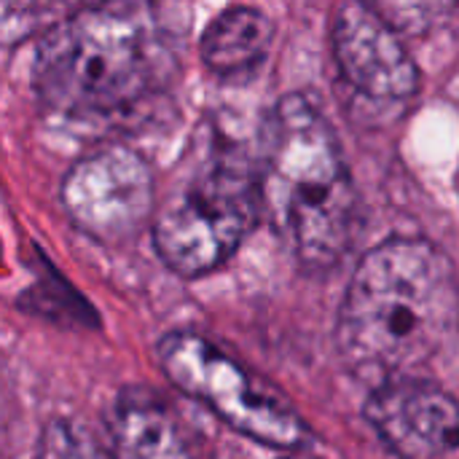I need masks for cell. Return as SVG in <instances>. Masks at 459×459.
Returning <instances> with one entry per match:
<instances>
[{"mask_svg":"<svg viewBox=\"0 0 459 459\" xmlns=\"http://www.w3.org/2000/svg\"><path fill=\"white\" fill-rule=\"evenodd\" d=\"M285 459H301V457H285Z\"/></svg>","mask_w":459,"mask_h":459,"instance_id":"obj_12","label":"cell"},{"mask_svg":"<svg viewBox=\"0 0 459 459\" xmlns=\"http://www.w3.org/2000/svg\"><path fill=\"white\" fill-rule=\"evenodd\" d=\"M113 459H194V438L180 414L156 393L129 387L105 411Z\"/></svg>","mask_w":459,"mask_h":459,"instance_id":"obj_9","label":"cell"},{"mask_svg":"<svg viewBox=\"0 0 459 459\" xmlns=\"http://www.w3.org/2000/svg\"><path fill=\"white\" fill-rule=\"evenodd\" d=\"M38 459H113V455L83 425L56 420L40 436Z\"/></svg>","mask_w":459,"mask_h":459,"instance_id":"obj_11","label":"cell"},{"mask_svg":"<svg viewBox=\"0 0 459 459\" xmlns=\"http://www.w3.org/2000/svg\"><path fill=\"white\" fill-rule=\"evenodd\" d=\"M258 183L264 215L307 272L352 247L360 199L331 121L307 94L280 97L266 116Z\"/></svg>","mask_w":459,"mask_h":459,"instance_id":"obj_3","label":"cell"},{"mask_svg":"<svg viewBox=\"0 0 459 459\" xmlns=\"http://www.w3.org/2000/svg\"><path fill=\"white\" fill-rule=\"evenodd\" d=\"M70 221L97 242H126L156 218L153 172L129 145L110 143L81 156L62 180Z\"/></svg>","mask_w":459,"mask_h":459,"instance_id":"obj_6","label":"cell"},{"mask_svg":"<svg viewBox=\"0 0 459 459\" xmlns=\"http://www.w3.org/2000/svg\"><path fill=\"white\" fill-rule=\"evenodd\" d=\"M366 420L401 459H459V401L430 382L374 387Z\"/></svg>","mask_w":459,"mask_h":459,"instance_id":"obj_8","label":"cell"},{"mask_svg":"<svg viewBox=\"0 0 459 459\" xmlns=\"http://www.w3.org/2000/svg\"><path fill=\"white\" fill-rule=\"evenodd\" d=\"M169 78V51L143 3L86 5L56 22L35 48L32 86L65 121L116 124L148 108Z\"/></svg>","mask_w":459,"mask_h":459,"instance_id":"obj_2","label":"cell"},{"mask_svg":"<svg viewBox=\"0 0 459 459\" xmlns=\"http://www.w3.org/2000/svg\"><path fill=\"white\" fill-rule=\"evenodd\" d=\"M459 328V274L433 242L395 237L366 253L342 301L336 342L355 377L409 379Z\"/></svg>","mask_w":459,"mask_h":459,"instance_id":"obj_1","label":"cell"},{"mask_svg":"<svg viewBox=\"0 0 459 459\" xmlns=\"http://www.w3.org/2000/svg\"><path fill=\"white\" fill-rule=\"evenodd\" d=\"M164 377L188 398L218 414L231 430L272 449H301L307 422L242 363L194 331H172L156 344Z\"/></svg>","mask_w":459,"mask_h":459,"instance_id":"obj_5","label":"cell"},{"mask_svg":"<svg viewBox=\"0 0 459 459\" xmlns=\"http://www.w3.org/2000/svg\"><path fill=\"white\" fill-rule=\"evenodd\" d=\"M331 46L344 83L371 105H403L420 89V70L395 27L371 5L333 11Z\"/></svg>","mask_w":459,"mask_h":459,"instance_id":"obj_7","label":"cell"},{"mask_svg":"<svg viewBox=\"0 0 459 459\" xmlns=\"http://www.w3.org/2000/svg\"><path fill=\"white\" fill-rule=\"evenodd\" d=\"M274 40L272 19L253 5L221 11L202 32V59L218 75H239L255 67Z\"/></svg>","mask_w":459,"mask_h":459,"instance_id":"obj_10","label":"cell"},{"mask_svg":"<svg viewBox=\"0 0 459 459\" xmlns=\"http://www.w3.org/2000/svg\"><path fill=\"white\" fill-rule=\"evenodd\" d=\"M258 212H264L261 183L245 153L210 151L156 210V253L180 277L210 274L237 253Z\"/></svg>","mask_w":459,"mask_h":459,"instance_id":"obj_4","label":"cell"}]
</instances>
